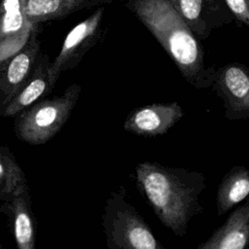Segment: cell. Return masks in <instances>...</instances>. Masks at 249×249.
<instances>
[{
  "mask_svg": "<svg viewBox=\"0 0 249 249\" xmlns=\"http://www.w3.org/2000/svg\"><path fill=\"white\" fill-rule=\"evenodd\" d=\"M114 0H26L24 12L32 24L62 19L80 12L105 6Z\"/></svg>",
  "mask_w": 249,
  "mask_h": 249,
  "instance_id": "cell-14",
  "label": "cell"
},
{
  "mask_svg": "<svg viewBox=\"0 0 249 249\" xmlns=\"http://www.w3.org/2000/svg\"><path fill=\"white\" fill-rule=\"evenodd\" d=\"M238 25H249V0H224Z\"/></svg>",
  "mask_w": 249,
  "mask_h": 249,
  "instance_id": "cell-17",
  "label": "cell"
},
{
  "mask_svg": "<svg viewBox=\"0 0 249 249\" xmlns=\"http://www.w3.org/2000/svg\"><path fill=\"white\" fill-rule=\"evenodd\" d=\"M79 84H72L62 94L40 99L15 116L17 137L30 145H41L56 135L69 120L81 94Z\"/></svg>",
  "mask_w": 249,
  "mask_h": 249,
  "instance_id": "cell-3",
  "label": "cell"
},
{
  "mask_svg": "<svg viewBox=\"0 0 249 249\" xmlns=\"http://www.w3.org/2000/svg\"><path fill=\"white\" fill-rule=\"evenodd\" d=\"M50 62L49 55L40 53L31 75L1 109L0 117H15L52 90L48 79Z\"/></svg>",
  "mask_w": 249,
  "mask_h": 249,
  "instance_id": "cell-12",
  "label": "cell"
},
{
  "mask_svg": "<svg viewBox=\"0 0 249 249\" xmlns=\"http://www.w3.org/2000/svg\"><path fill=\"white\" fill-rule=\"evenodd\" d=\"M110 249H162L150 226L127 200L121 187L107 197L101 216Z\"/></svg>",
  "mask_w": 249,
  "mask_h": 249,
  "instance_id": "cell-4",
  "label": "cell"
},
{
  "mask_svg": "<svg viewBox=\"0 0 249 249\" xmlns=\"http://www.w3.org/2000/svg\"><path fill=\"white\" fill-rule=\"evenodd\" d=\"M249 194V171L245 166L231 167L218 186L216 206L218 215L226 214L243 201Z\"/></svg>",
  "mask_w": 249,
  "mask_h": 249,
  "instance_id": "cell-15",
  "label": "cell"
},
{
  "mask_svg": "<svg viewBox=\"0 0 249 249\" xmlns=\"http://www.w3.org/2000/svg\"><path fill=\"white\" fill-rule=\"evenodd\" d=\"M211 88L221 98L230 121L249 118V70L239 62L215 68Z\"/></svg>",
  "mask_w": 249,
  "mask_h": 249,
  "instance_id": "cell-6",
  "label": "cell"
},
{
  "mask_svg": "<svg viewBox=\"0 0 249 249\" xmlns=\"http://www.w3.org/2000/svg\"><path fill=\"white\" fill-rule=\"evenodd\" d=\"M104 12V6L97 7L93 13L68 32L59 53L49 65L48 79L52 89L60 75L78 66L86 53L101 39Z\"/></svg>",
  "mask_w": 249,
  "mask_h": 249,
  "instance_id": "cell-5",
  "label": "cell"
},
{
  "mask_svg": "<svg viewBox=\"0 0 249 249\" xmlns=\"http://www.w3.org/2000/svg\"><path fill=\"white\" fill-rule=\"evenodd\" d=\"M0 213L7 215L11 232L18 249H34L36 222L31 208L28 188L16 195L11 200L3 201Z\"/></svg>",
  "mask_w": 249,
  "mask_h": 249,
  "instance_id": "cell-11",
  "label": "cell"
},
{
  "mask_svg": "<svg viewBox=\"0 0 249 249\" xmlns=\"http://www.w3.org/2000/svg\"><path fill=\"white\" fill-rule=\"evenodd\" d=\"M26 188V177L14 154L7 146L0 145V200L9 201Z\"/></svg>",
  "mask_w": 249,
  "mask_h": 249,
  "instance_id": "cell-16",
  "label": "cell"
},
{
  "mask_svg": "<svg viewBox=\"0 0 249 249\" xmlns=\"http://www.w3.org/2000/svg\"><path fill=\"white\" fill-rule=\"evenodd\" d=\"M199 40L234 20L224 0H167Z\"/></svg>",
  "mask_w": 249,
  "mask_h": 249,
  "instance_id": "cell-7",
  "label": "cell"
},
{
  "mask_svg": "<svg viewBox=\"0 0 249 249\" xmlns=\"http://www.w3.org/2000/svg\"><path fill=\"white\" fill-rule=\"evenodd\" d=\"M124 6L144 24L194 88H211L215 67L205 66L204 50L167 0H127Z\"/></svg>",
  "mask_w": 249,
  "mask_h": 249,
  "instance_id": "cell-2",
  "label": "cell"
},
{
  "mask_svg": "<svg viewBox=\"0 0 249 249\" xmlns=\"http://www.w3.org/2000/svg\"><path fill=\"white\" fill-rule=\"evenodd\" d=\"M249 242V203L235 208L197 249H245Z\"/></svg>",
  "mask_w": 249,
  "mask_h": 249,
  "instance_id": "cell-13",
  "label": "cell"
},
{
  "mask_svg": "<svg viewBox=\"0 0 249 249\" xmlns=\"http://www.w3.org/2000/svg\"><path fill=\"white\" fill-rule=\"evenodd\" d=\"M137 190L160 223L176 236L186 235L190 221L203 211L199 196L206 187L200 171L143 161L135 166Z\"/></svg>",
  "mask_w": 249,
  "mask_h": 249,
  "instance_id": "cell-1",
  "label": "cell"
},
{
  "mask_svg": "<svg viewBox=\"0 0 249 249\" xmlns=\"http://www.w3.org/2000/svg\"><path fill=\"white\" fill-rule=\"evenodd\" d=\"M35 25L26 43L7 60L0 63V111L31 75L41 53Z\"/></svg>",
  "mask_w": 249,
  "mask_h": 249,
  "instance_id": "cell-8",
  "label": "cell"
},
{
  "mask_svg": "<svg viewBox=\"0 0 249 249\" xmlns=\"http://www.w3.org/2000/svg\"><path fill=\"white\" fill-rule=\"evenodd\" d=\"M184 116V111L177 101L156 102L132 110L124 123L127 132L155 137L165 134Z\"/></svg>",
  "mask_w": 249,
  "mask_h": 249,
  "instance_id": "cell-9",
  "label": "cell"
},
{
  "mask_svg": "<svg viewBox=\"0 0 249 249\" xmlns=\"http://www.w3.org/2000/svg\"><path fill=\"white\" fill-rule=\"evenodd\" d=\"M26 0L0 1V63L17 53L28 40L35 25L26 18Z\"/></svg>",
  "mask_w": 249,
  "mask_h": 249,
  "instance_id": "cell-10",
  "label": "cell"
}]
</instances>
